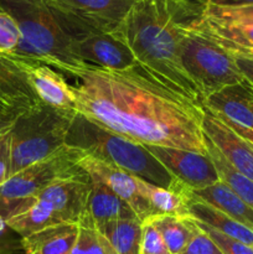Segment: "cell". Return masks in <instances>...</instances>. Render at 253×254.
I'll return each mask as SVG.
<instances>
[{
  "mask_svg": "<svg viewBox=\"0 0 253 254\" xmlns=\"http://www.w3.org/2000/svg\"><path fill=\"white\" fill-rule=\"evenodd\" d=\"M7 225L22 238H26L39 231L56 225H62L51 206L36 197L34 202L17 215L6 220Z\"/></svg>",
  "mask_w": 253,
  "mask_h": 254,
  "instance_id": "obj_23",
  "label": "cell"
},
{
  "mask_svg": "<svg viewBox=\"0 0 253 254\" xmlns=\"http://www.w3.org/2000/svg\"><path fill=\"white\" fill-rule=\"evenodd\" d=\"M205 15L213 19L232 22H253V5L220 7L205 4Z\"/></svg>",
  "mask_w": 253,
  "mask_h": 254,
  "instance_id": "obj_29",
  "label": "cell"
},
{
  "mask_svg": "<svg viewBox=\"0 0 253 254\" xmlns=\"http://www.w3.org/2000/svg\"><path fill=\"white\" fill-rule=\"evenodd\" d=\"M196 223H197V226L201 230L205 231L212 238L213 242L218 246V248L222 251L223 254H253V247H251V246L240 242V241L235 240V238L222 235V233L217 232L216 230L198 222V221H196Z\"/></svg>",
  "mask_w": 253,
  "mask_h": 254,
  "instance_id": "obj_30",
  "label": "cell"
},
{
  "mask_svg": "<svg viewBox=\"0 0 253 254\" xmlns=\"http://www.w3.org/2000/svg\"><path fill=\"white\" fill-rule=\"evenodd\" d=\"M76 114V111L54 108L44 103L20 114L10 131V176L66 148L67 135Z\"/></svg>",
  "mask_w": 253,
  "mask_h": 254,
  "instance_id": "obj_5",
  "label": "cell"
},
{
  "mask_svg": "<svg viewBox=\"0 0 253 254\" xmlns=\"http://www.w3.org/2000/svg\"><path fill=\"white\" fill-rule=\"evenodd\" d=\"M202 15L184 32L181 64L203 101L225 87L243 83L245 78L230 52L203 27Z\"/></svg>",
  "mask_w": 253,
  "mask_h": 254,
  "instance_id": "obj_6",
  "label": "cell"
},
{
  "mask_svg": "<svg viewBox=\"0 0 253 254\" xmlns=\"http://www.w3.org/2000/svg\"><path fill=\"white\" fill-rule=\"evenodd\" d=\"M193 195L198 200L213 206L228 217L233 218L253 231V208L248 206L225 183L218 181L205 189L195 190Z\"/></svg>",
  "mask_w": 253,
  "mask_h": 254,
  "instance_id": "obj_20",
  "label": "cell"
},
{
  "mask_svg": "<svg viewBox=\"0 0 253 254\" xmlns=\"http://www.w3.org/2000/svg\"><path fill=\"white\" fill-rule=\"evenodd\" d=\"M11 169V145L10 133L0 139V186L4 185L10 178Z\"/></svg>",
  "mask_w": 253,
  "mask_h": 254,
  "instance_id": "obj_34",
  "label": "cell"
},
{
  "mask_svg": "<svg viewBox=\"0 0 253 254\" xmlns=\"http://www.w3.org/2000/svg\"><path fill=\"white\" fill-rule=\"evenodd\" d=\"M248 83V82H247ZM248 91H250V101H251V106H252L253 108V86H251L250 83H248Z\"/></svg>",
  "mask_w": 253,
  "mask_h": 254,
  "instance_id": "obj_38",
  "label": "cell"
},
{
  "mask_svg": "<svg viewBox=\"0 0 253 254\" xmlns=\"http://www.w3.org/2000/svg\"><path fill=\"white\" fill-rule=\"evenodd\" d=\"M211 113H212V112H211ZM216 117H217V116H216ZM217 118H220L221 121H222L225 124H227V126L230 127L232 130H235L236 133L238 134V135L242 136L245 140H247L248 143L252 144V145H253V129L246 128V127L240 126V124L235 123V122H231V121H228V119L222 118V117H217Z\"/></svg>",
  "mask_w": 253,
  "mask_h": 254,
  "instance_id": "obj_36",
  "label": "cell"
},
{
  "mask_svg": "<svg viewBox=\"0 0 253 254\" xmlns=\"http://www.w3.org/2000/svg\"><path fill=\"white\" fill-rule=\"evenodd\" d=\"M79 225L62 223L22 238L25 254H71L78 237Z\"/></svg>",
  "mask_w": 253,
  "mask_h": 254,
  "instance_id": "obj_19",
  "label": "cell"
},
{
  "mask_svg": "<svg viewBox=\"0 0 253 254\" xmlns=\"http://www.w3.org/2000/svg\"><path fill=\"white\" fill-rule=\"evenodd\" d=\"M73 51L84 64L98 68L123 71L139 66L130 49L109 32H96L78 40Z\"/></svg>",
  "mask_w": 253,
  "mask_h": 254,
  "instance_id": "obj_12",
  "label": "cell"
},
{
  "mask_svg": "<svg viewBox=\"0 0 253 254\" xmlns=\"http://www.w3.org/2000/svg\"><path fill=\"white\" fill-rule=\"evenodd\" d=\"M140 254H171L161 235L154 226L150 216L141 221Z\"/></svg>",
  "mask_w": 253,
  "mask_h": 254,
  "instance_id": "obj_28",
  "label": "cell"
},
{
  "mask_svg": "<svg viewBox=\"0 0 253 254\" xmlns=\"http://www.w3.org/2000/svg\"><path fill=\"white\" fill-rule=\"evenodd\" d=\"M206 5L220 7H236L253 5V0H202Z\"/></svg>",
  "mask_w": 253,
  "mask_h": 254,
  "instance_id": "obj_37",
  "label": "cell"
},
{
  "mask_svg": "<svg viewBox=\"0 0 253 254\" xmlns=\"http://www.w3.org/2000/svg\"><path fill=\"white\" fill-rule=\"evenodd\" d=\"M135 183L139 193L148 201L156 215L189 216L193 191L180 180L174 178L168 188L154 185L136 176Z\"/></svg>",
  "mask_w": 253,
  "mask_h": 254,
  "instance_id": "obj_16",
  "label": "cell"
},
{
  "mask_svg": "<svg viewBox=\"0 0 253 254\" xmlns=\"http://www.w3.org/2000/svg\"><path fill=\"white\" fill-rule=\"evenodd\" d=\"M150 218L171 254L180 253L198 230L196 221L190 216L153 215Z\"/></svg>",
  "mask_w": 253,
  "mask_h": 254,
  "instance_id": "obj_22",
  "label": "cell"
},
{
  "mask_svg": "<svg viewBox=\"0 0 253 254\" xmlns=\"http://www.w3.org/2000/svg\"><path fill=\"white\" fill-rule=\"evenodd\" d=\"M91 179L81 168L50 184L37 197L49 203L61 223L81 225L88 217Z\"/></svg>",
  "mask_w": 253,
  "mask_h": 254,
  "instance_id": "obj_8",
  "label": "cell"
},
{
  "mask_svg": "<svg viewBox=\"0 0 253 254\" xmlns=\"http://www.w3.org/2000/svg\"><path fill=\"white\" fill-rule=\"evenodd\" d=\"M136 0H45L52 9L96 32H113Z\"/></svg>",
  "mask_w": 253,
  "mask_h": 254,
  "instance_id": "obj_9",
  "label": "cell"
},
{
  "mask_svg": "<svg viewBox=\"0 0 253 254\" xmlns=\"http://www.w3.org/2000/svg\"><path fill=\"white\" fill-rule=\"evenodd\" d=\"M251 24H253V22H251Z\"/></svg>",
  "mask_w": 253,
  "mask_h": 254,
  "instance_id": "obj_39",
  "label": "cell"
},
{
  "mask_svg": "<svg viewBox=\"0 0 253 254\" xmlns=\"http://www.w3.org/2000/svg\"><path fill=\"white\" fill-rule=\"evenodd\" d=\"M134 217H136V215L128 203L112 192L106 185L99 183L98 180L91 179L87 223H91L97 230H99L102 226L111 221Z\"/></svg>",
  "mask_w": 253,
  "mask_h": 254,
  "instance_id": "obj_18",
  "label": "cell"
},
{
  "mask_svg": "<svg viewBox=\"0 0 253 254\" xmlns=\"http://www.w3.org/2000/svg\"><path fill=\"white\" fill-rule=\"evenodd\" d=\"M29 64L0 55V108L22 114L41 104L27 76Z\"/></svg>",
  "mask_w": 253,
  "mask_h": 254,
  "instance_id": "obj_13",
  "label": "cell"
},
{
  "mask_svg": "<svg viewBox=\"0 0 253 254\" xmlns=\"http://www.w3.org/2000/svg\"><path fill=\"white\" fill-rule=\"evenodd\" d=\"M20 31L10 15L0 10V55L12 56L19 46Z\"/></svg>",
  "mask_w": 253,
  "mask_h": 254,
  "instance_id": "obj_27",
  "label": "cell"
},
{
  "mask_svg": "<svg viewBox=\"0 0 253 254\" xmlns=\"http://www.w3.org/2000/svg\"><path fill=\"white\" fill-rule=\"evenodd\" d=\"M20 113L0 108V139L10 133L19 119Z\"/></svg>",
  "mask_w": 253,
  "mask_h": 254,
  "instance_id": "obj_35",
  "label": "cell"
},
{
  "mask_svg": "<svg viewBox=\"0 0 253 254\" xmlns=\"http://www.w3.org/2000/svg\"><path fill=\"white\" fill-rule=\"evenodd\" d=\"M202 106L215 116L253 129V108L251 106L250 91L246 81L215 92L203 99Z\"/></svg>",
  "mask_w": 253,
  "mask_h": 254,
  "instance_id": "obj_17",
  "label": "cell"
},
{
  "mask_svg": "<svg viewBox=\"0 0 253 254\" xmlns=\"http://www.w3.org/2000/svg\"><path fill=\"white\" fill-rule=\"evenodd\" d=\"M203 10L202 0H136L111 32L153 78L201 106L202 97L181 64V42L186 27Z\"/></svg>",
  "mask_w": 253,
  "mask_h": 254,
  "instance_id": "obj_2",
  "label": "cell"
},
{
  "mask_svg": "<svg viewBox=\"0 0 253 254\" xmlns=\"http://www.w3.org/2000/svg\"><path fill=\"white\" fill-rule=\"evenodd\" d=\"M189 216L208 227L213 228L222 235L246 243L253 247V231L237 222L233 218L228 217L220 210L213 206L198 200L193 195L190 205H189Z\"/></svg>",
  "mask_w": 253,
  "mask_h": 254,
  "instance_id": "obj_21",
  "label": "cell"
},
{
  "mask_svg": "<svg viewBox=\"0 0 253 254\" xmlns=\"http://www.w3.org/2000/svg\"><path fill=\"white\" fill-rule=\"evenodd\" d=\"M206 148H207L208 156L215 165L216 171L218 174L220 181L225 183L232 191H235L248 206L253 208V180L248 179L247 176L238 173L235 168L230 165L227 160L223 158L222 154L218 151L215 144L205 136Z\"/></svg>",
  "mask_w": 253,
  "mask_h": 254,
  "instance_id": "obj_25",
  "label": "cell"
},
{
  "mask_svg": "<svg viewBox=\"0 0 253 254\" xmlns=\"http://www.w3.org/2000/svg\"><path fill=\"white\" fill-rule=\"evenodd\" d=\"M220 44L230 52L245 81L253 86V49H246V47L225 44V42H220Z\"/></svg>",
  "mask_w": 253,
  "mask_h": 254,
  "instance_id": "obj_31",
  "label": "cell"
},
{
  "mask_svg": "<svg viewBox=\"0 0 253 254\" xmlns=\"http://www.w3.org/2000/svg\"><path fill=\"white\" fill-rule=\"evenodd\" d=\"M24 253L22 237L0 216V254Z\"/></svg>",
  "mask_w": 253,
  "mask_h": 254,
  "instance_id": "obj_32",
  "label": "cell"
},
{
  "mask_svg": "<svg viewBox=\"0 0 253 254\" xmlns=\"http://www.w3.org/2000/svg\"><path fill=\"white\" fill-rule=\"evenodd\" d=\"M0 10L19 27L20 41L14 57L68 74L88 66L74 54L69 27L45 0H0Z\"/></svg>",
  "mask_w": 253,
  "mask_h": 254,
  "instance_id": "obj_3",
  "label": "cell"
},
{
  "mask_svg": "<svg viewBox=\"0 0 253 254\" xmlns=\"http://www.w3.org/2000/svg\"><path fill=\"white\" fill-rule=\"evenodd\" d=\"M179 254H223L212 238L198 227L190 242Z\"/></svg>",
  "mask_w": 253,
  "mask_h": 254,
  "instance_id": "obj_33",
  "label": "cell"
},
{
  "mask_svg": "<svg viewBox=\"0 0 253 254\" xmlns=\"http://www.w3.org/2000/svg\"><path fill=\"white\" fill-rule=\"evenodd\" d=\"M66 144L154 185L168 188L174 180L145 145L101 128L78 113L74 117Z\"/></svg>",
  "mask_w": 253,
  "mask_h": 254,
  "instance_id": "obj_4",
  "label": "cell"
},
{
  "mask_svg": "<svg viewBox=\"0 0 253 254\" xmlns=\"http://www.w3.org/2000/svg\"><path fill=\"white\" fill-rule=\"evenodd\" d=\"M84 155L81 149L66 145L55 155L10 176L0 186V216L7 220L29 207L50 184L78 170V163Z\"/></svg>",
  "mask_w": 253,
  "mask_h": 254,
  "instance_id": "obj_7",
  "label": "cell"
},
{
  "mask_svg": "<svg viewBox=\"0 0 253 254\" xmlns=\"http://www.w3.org/2000/svg\"><path fill=\"white\" fill-rule=\"evenodd\" d=\"M78 165L89 178L98 180L128 203L140 221H144L149 216L156 215L148 201L139 193L135 176L89 154H86L79 160Z\"/></svg>",
  "mask_w": 253,
  "mask_h": 254,
  "instance_id": "obj_11",
  "label": "cell"
},
{
  "mask_svg": "<svg viewBox=\"0 0 253 254\" xmlns=\"http://www.w3.org/2000/svg\"><path fill=\"white\" fill-rule=\"evenodd\" d=\"M117 254H140L141 221L139 218H122L111 221L99 228Z\"/></svg>",
  "mask_w": 253,
  "mask_h": 254,
  "instance_id": "obj_24",
  "label": "cell"
},
{
  "mask_svg": "<svg viewBox=\"0 0 253 254\" xmlns=\"http://www.w3.org/2000/svg\"><path fill=\"white\" fill-rule=\"evenodd\" d=\"M205 108V107H203ZM205 136H207L223 158L238 173L253 180V145L238 135L220 118L205 108L202 122Z\"/></svg>",
  "mask_w": 253,
  "mask_h": 254,
  "instance_id": "obj_14",
  "label": "cell"
},
{
  "mask_svg": "<svg viewBox=\"0 0 253 254\" xmlns=\"http://www.w3.org/2000/svg\"><path fill=\"white\" fill-rule=\"evenodd\" d=\"M146 149L173 178L180 180L191 190H201L220 181L208 154L166 146H146Z\"/></svg>",
  "mask_w": 253,
  "mask_h": 254,
  "instance_id": "obj_10",
  "label": "cell"
},
{
  "mask_svg": "<svg viewBox=\"0 0 253 254\" xmlns=\"http://www.w3.org/2000/svg\"><path fill=\"white\" fill-rule=\"evenodd\" d=\"M71 254H117L109 241L89 223L79 225L78 237Z\"/></svg>",
  "mask_w": 253,
  "mask_h": 254,
  "instance_id": "obj_26",
  "label": "cell"
},
{
  "mask_svg": "<svg viewBox=\"0 0 253 254\" xmlns=\"http://www.w3.org/2000/svg\"><path fill=\"white\" fill-rule=\"evenodd\" d=\"M74 111L101 128L145 146L207 154L205 108L156 81L140 66L123 71L87 66L73 73Z\"/></svg>",
  "mask_w": 253,
  "mask_h": 254,
  "instance_id": "obj_1",
  "label": "cell"
},
{
  "mask_svg": "<svg viewBox=\"0 0 253 254\" xmlns=\"http://www.w3.org/2000/svg\"><path fill=\"white\" fill-rule=\"evenodd\" d=\"M27 76L41 103L54 108L74 111L76 97L73 89L61 72L55 71L47 64L30 62Z\"/></svg>",
  "mask_w": 253,
  "mask_h": 254,
  "instance_id": "obj_15",
  "label": "cell"
}]
</instances>
